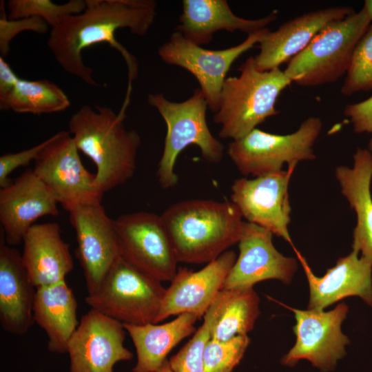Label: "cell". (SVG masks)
<instances>
[{
    "instance_id": "obj_1",
    "label": "cell",
    "mask_w": 372,
    "mask_h": 372,
    "mask_svg": "<svg viewBox=\"0 0 372 372\" xmlns=\"http://www.w3.org/2000/svg\"><path fill=\"white\" fill-rule=\"evenodd\" d=\"M85 10L66 17L51 28L47 45L54 59L68 73L89 85L99 86L93 78L92 69L87 66L83 51L95 44L105 43L118 50L128 69V83L138 72L136 59L115 37L116 32L127 28L137 36H145L156 17L154 0H85Z\"/></svg>"
},
{
    "instance_id": "obj_2",
    "label": "cell",
    "mask_w": 372,
    "mask_h": 372,
    "mask_svg": "<svg viewBox=\"0 0 372 372\" xmlns=\"http://www.w3.org/2000/svg\"><path fill=\"white\" fill-rule=\"evenodd\" d=\"M132 86L116 114L110 107L81 106L70 118L69 132L79 149L96 167V182L105 194L123 185L134 174L141 138L124 124Z\"/></svg>"
},
{
    "instance_id": "obj_3",
    "label": "cell",
    "mask_w": 372,
    "mask_h": 372,
    "mask_svg": "<svg viewBox=\"0 0 372 372\" xmlns=\"http://www.w3.org/2000/svg\"><path fill=\"white\" fill-rule=\"evenodd\" d=\"M178 262L209 263L238 243L244 221L231 201L187 200L161 215Z\"/></svg>"
},
{
    "instance_id": "obj_4",
    "label": "cell",
    "mask_w": 372,
    "mask_h": 372,
    "mask_svg": "<svg viewBox=\"0 0 372 372\" xmlns=\"http://www.w3.org/2000/svg\"><path fill=\"white\" fill-rule=\"evenodd\" d=\"M238 76L226 78L220 105L214 121L220 125V137L232 141L242 138L267 118L279 113L278 97L292 82L280 68L259 70L254 57L238 68Z\"/></svg>"
},
{
    "instance_id": "obj_5",
    "label": "cell",
    "mask_w": 372,
    "mask_h": 372,
    "mask_svg": "<svg viewBox=\"0 0 372 372\" xmlns=\"http://www.w3.org/2000/svg\"><path fill=\"white\" fill-rule=\"evenodd\" d=\"M147 103L158 110L167 126L164 148L156 172L158 181L163 188H171L177 184L178 176L174 172L176 159L189 145L198 146L207 161L214 164L220 162L224 147L208 127V106L200 88L182 102L170 101L156 93L148 95Z\"/></svg>"
},
{
    "instance_id": "obj_6",
    "label": "cell",
    "mask_w": 372,
    "mask_h": 372,
    "mask_svg": "<svg viewBox=\"0 0 372 372\" xmlns=\"http://www.w3.org/2000/svg\"><path fill=\"white\" fill-rule=\"evenodd\" d=\"M370 24L362 9L330 23L288 62L285 75L302 87L335 82L347 74L355 46Z\"/></svg>"
},
{
    "instance_id": "obj_7",
    "label": "cell",
    "mask_w": 372,
    "mask_h": 372,
    "mask_svg": "<svg viewBox=\"0 0 372 372\" xmlns=\"http://www.w3.org/2000/svg\"><path fill=\"white\" fill-rule=\"evenodd\" d=\"M165 290L161 281L119 256L85 301L90 309L123 324L143 325L155 323Z\"/></svg>"
},
{
    "instance_id": "obj_8",
    "label": "cell",
    "mask_w": 372,
    "mask_h": 372,
    "mask_svg": "<svg viewBox=\"0 0 372 372\" xmlns=\"http://www.w3.org/2000/svg\"><path fill=\"white\" fill-rule=\"evenodd\" d=\"M322 127L319 117L306 118L294 132L275 134L254 129L228 145L227 154L243 175L256 177L279 172L287 163L296 167L316 158L313 145Z\"/></svg>"
},
{
    "instance_id": "obj_9",
    "label": "cell",
    "mask_w": 372,
    "mask_h": 372,
    "mask_svg": "<svg viewBox=\"0 0 372 372\" xmlns=\"http://www.w3.org/2000/svg\"><path fill=\"white\" fill-rule=\"evenodd\" d=\"M79 152L70 133L59 131L48 138L32 169L68 212L78 207L101 203L104 194L95 174L83 166Z\"/></svg>"
},
{
    "instance_id": "obj_10",
    "label": "cell",
    "mask_w": 372,
    "mask_h": 372,
    "mask_svg": "<svg viewBox=\"0 0 372 372\" xmlns=\"http://www.w3.org/2000/svg\"><path fill=\"white\" fill-rule=\"evenodd\" d=\"M268 30L265 28L250 34L238 45L219 50L203 48L176 31L158 48V54L165 63L181 67L195 76L208 108L216 113L219 109L221 90L231 65L259 43Z\"/></svg>"
},
{
    "instance_id": "obj_11",
    "label": "cell",
    "mask_w": 372,
    "mask_h": 372,
    "mask_svg": "<svg viewBox=\"0 0 372 372\" xmlns=\"http://www.w3.org/2000/svg\"><path fill=\"white\" fill-rule=\"evenodd\" d=\"M119 255L161 282L171 281L178 262L161 216L137 211L114 220Z\"/></svg>"
},
{
    "instance_id": "obj_12",
    "label": "cell",
    "mask_w": 372,
    "mask_h": 372,
    "mask_svg": "<svg viewBox=\"0 0 372 372\" xmlns=\"http://www.w3.org/2000/svg\"><path fill=\"white\" fill-rule=\"evenodd\" d=\"M295 316L293 327L296 340L293 347L281 359V364L293 366L306 360L322 372L334 369L337 362L346 354L349 340L342 331L349 307L339 303L328 311L297 309L285 306Z\"/></svg>"
},
{
    "instance_id": "obj_13",
    "label": "cell",
    "mask_w": 372,
    "mask_h": 372,
    "mask_svg": "<svg viewBox=\"0 0 372 372\" xmlns=\"http://www.w3.org/2000/svg\"><path fill=\"white\" fill-rule=\"evenodd\" d=\"M296 167L257 176L240 178L231 187V202L242 218L283 238L293 245L288 226L291 208L289 183Z\"/></svg>"
},
{
    "instance_id": "obj_14",
    "label": "cell",
    "mask_w": 372,
    "mask_h": 372,
    "mask_svg": "<svg viewBox=\"0 0 372 372\" xmlns=\"http://www.w3.org/2000/svg\"><path fill=\"white\" fill-rule=\"evenodd\" d=\"M125 332L123 323L90 309L68 344L70 372H114L116 363L132 360Z\"/></svg>"
},
{
    "instance_id": "obj_15",
    "label": "cell",
    "mask_w": 372,
    "mask_h": 372,
    "mask_svg": "<svg viewBox=\"0 0 372 372\" xmlns=\"http://www.w3.org/2000/svg\"><path fill=\"white\" fill-rule=\"evenodd\" d=\"M69 214L76 232L77 259L90 294L120 256L114 220L107 215L101 203L78 207Z\"/></svg>"
},
{
    "instance_id": "obj_16",
    "label": "cell",
    "mask_w": 372,
    "mask_h": 372,
    "mask_svg": "<svg viewBox=\"0 0 372 372\" xmlns=\"http://www.w3.org/2000/svg\"><path fill=\"white\" fill-rule=\"evenodd\" d=\"M273 234L249 222L243 223L238 242L239 254L224 284L225 289L248 288L261 281L276 279L291 282L298 269L296 258L280 253Z\"/></svg>"
},
{
    "instance_id": "obj_17",
    "label": "cell",
    "mask_w": 372,
    "mask_h": 372,
    "mask_svg": "<svg viewBox=\"0 0 372 372\" xmlns=\"http://www.w3.org/2000/svg\"><path fill=\"white\" fill-rule=\"evenodd\" d=\"M236 258L234 251L227 250L198 271L178 269L166 288L155 323L185 313L195 314L199 320L204 317L223 289Z\"/></svg>"
},
{
    "instance_id": "obj_18",
    "label": "cell",
    "mask_w": 372,
    "mask_h": 372,
    "mask_svg": "<svg viewBox=\"0 0 372 372\" xmlns=\"http://www.w3.org/2000/svg\"><path fill=\"white\" fill-rule=\"evenodd\" d=\"M58 202L34 173L26 170L8 186L0 189V223L8 245L23 242L37 220L57 216Z\"/></svg>"
},
{
    "instance_id": "obj_19",
    "label": "cell",
    "mask_w": 372,
    "mask_h": 372,
    "mask_svg": "<svg viewBox=\"0 0 372 372\" xmlns=\"http://www.w3.org/2000/svg\"><path fill=\"white\" fill-rule=\"evenodd\" d=\"M309 288L307 309L322 311L345 298L360 297L372 307V262L353 251L340 258L322 277L316 276L305 258L293 247Z\"/></svg>"
},
{
    "instance_id": "obj_20",
    "label": "cell",
    "mask_w": 372,
    "mask_h": 372,
    "mask_svg": "<svg viewBox=\"0 0 372 372\" xmlns=\"http://www.w3.org/2000/svg\"><path fill=\"white\" fill-rule=\"evenodd\" d=\"M354 12L349 6L322 8L289 20L275 31L269 30L259 43V53L254 56L257 68L263 72L280 68L303 50L325 27Z\"/></svg>"
},
{
    "instance_id": "obj_21",
    "label": "cell",
    "mask_w": 372,
    "mask_h": 372,
    "mask_svg": "<svg viewBox=\"0 0 372 372\" xmlns=\"http://www.w3.org/2000/svg\"><path fill=\"white\" fill-rule=\"evenodd\" d=\"M0 245V322L6 332L21 335L34 322L33 307L36 288L23 265L21 255L6 245L3 236Z\"/></svg>"
},
{
    "instance_id": "obj_22",
    "label": "cell",
    "mask_w": 372,
    "mask_h": 372,
    "mask_svg": "<svg viewBox=\"0 0 372 372\" xmlns=\"http://www.w3.org/2000/svg\"><path fill=\"white\" fill-rule=\"evenodd\" d=\"M23 265L35 288L65 280L74 267L70 245L56 223L34 224L23 240Z\"/></svg>"
},
{
    "instance_id": "obj_23",
    "label": "cell",
    "mask_w": 372,
    "mask_h": 372,
    "mask_svg": "<svg viewBox=\"0 0 372 372\" xmlns=\"http://www.w3.org/2000/svg\"><path fill=\"white\" fill-rule=\"evenodd\" d=\"M182 4L176 31L198 45L209 43L218 31H240L249 35L267 28L277 18L275 11L256 19L240 17L226 0H183Z\"/></svg>"
},
{
    "instance_id": "obj_24",
    "label": "cell",
    "mask_w": 372,
    "mask_h": 372,
    "mask_svg": "<svg viewBox=\"0 0 372 372\" xmlns=\"http://www.w3.org/2000/svg\"><path fill=\"white\" fill-rule=\"evenodd\" d=\"M353 158L352 167L339 166L335 175L342 194L356 214L352 250L372 262V154L367 149L358 147Z\"/></svg>"
},
{
    "instance_id": "obj_25",
    "label": "cell",
    "mask_w": 372,
    "mask_h": 372,
    "mask_svg": "<svg viewBox=\"0 0 372 372\" xmlns=\"http://www.w3.org/2000/svg\"><path fill=\"white\" fill-rule=\"evenodd\" d=\"M33 318L47 335L48 351L67 353L68 344L79 322L77 301L65 280L36 288Z\"/></svg>"
},
{
    "instance_id": "obj_26",
    "label": "cell",
    "mask_w": 372,
    "mask_h": 372,
    "mask_svg": "<svg viewBox=\"0 0 372 372\" xmlns=\"http://www.w3.org/2000/svg\"><path fill=\"white\" fill-rule=\"evenodd\" d=\"M199 320L193 313L177 316L161 324H123L136 349L137 361L133 372H154L167 360L169 353L180 341L196 332L195 323Z\"/></svg>"
},
{
    "instance_id": "obj_27",
    "label": "cell",
    "mask_w": 372,
    "mask_h": 372,
    "mask_svg": "<svg viewBox=\"0 0 372 372\" xmlns=\"http://www.w3.org/2000/svg\"><path fill=\"white\" fill-rule=\"evenodd\" d=\"M253 287L222 289L204 316L211 323V339L227 341L247 335L260 311Z\"/></svg>"
},
{
    "instance_id": "obj_28",
    "label": "cell",
    "mask_w": 372,
    "mask_h": 372,
    "mask_svg": "<svg viewBox=\"0 0 372 372\" xmlns=\"http://www.w3.org/2000/svg\"><path fill=\"white\" fill-rule=\"evenodd\" d=\"M70 101L65 92L48 79H19L1 110H12L17 113L52 114L68 109Z\"/></svg>"
},
{
    "instance_id": "obj_29",
    "label": "cell",
    "mask_w": 372,
    "mask_h": 372,
    "mask_svg": "<svg viewBox=\"0 0 372 372\" xmlns=\"http://www.w3.org/2000/svg\"><path fill=\"white\" fill-rule=\"evenodd\" d=\"M85 7L84 0H70L64 4L50 0H10L7 3V17L11 20L39 17L52 28L66 17L82 12Z\"/></svg>"
},
{
    "instance_id": "obj_30",
    "label": "cell",
    "mask_w": 372,
    "mask_h": 372,
    "mask_svg": "<svg viewBox=\"0 0 372 372\" xmlns=\"http://www.w3.org/2000/svg\"><path fill=\"white\" fill-rule=\"evenodd\" d=\"M340 89L344 96H351L372 89V23L359 40L350 67Z\"/></svg>"
},
{
    "instance_id": "obj_31",
    "label": "cell",
    "mask_w": 372,
    "mask_h": 372,
    "mask_svg": "<svg viewBox=\"0 0 372 372\" xmlns=\"http://www.w3.org/2000/svg\"><path fill=\"white\" fill-rule=\"evenodd\" d=\"M249 343L247 335L227 341L210 339L203 352L205 372H231L242 360Z\"/></svg>"
},
{
    "instance_id": "obj_32",
    "label": "cell",
    "mask_w": 372,
    "mask_h": 372,
    "mask_svg": "<svg viewBox=\"0 0 372 372\" xmlns=\"http://www.w3.org/2000/svg\"><path fill=\"white\" fill-rule=\"evenodd\" d=\"M192 338L169 360L173 372H205L203 352L211 339V323L207 316Z\"/></svg>"
},
{
    "instance_id": "obj_33",
    "label": "cell",
    "mask_w": 372,
    "mask_h": 372,
    "mask_svg": "<svg viewBox=\"0 0 372 372\" xmlns=\"http://www.w3.org/2000/svg\"><path fill=\"white\" fill-rule=\"evenodd\" d=\"M48 23L39 17H28L11 20L8 19L3 1L0 7V53L5 57L9 52L10 43L19 33L32 31L39 34L45 33L48 30Z\"/></svg>"
},
{
    "instance_id": "obj_34",
    "label": "cell",
    "mask_w": 372,
    "mask_h": 372,
    "mask_svg": "<svg viewBox=\"0 0 372 372\" xmlns=\"http://www.w3.org/2000/svg\"><path fill=\"white\" fill-rule=\"evenodd\" d=\"M48 143V139L29 149L0 156V187L3 188L12 180L9 176L20 167L27 166L35 161Z\"/></svg>"
},
{
    "instance_id": "obj_35",
    "label": "cell",
    "mask_w": 372,
    "mask_h": 372,
    "mask_svg": "<svg viewBox=\"0 0 372 372\" xmlns=\"http://www.w3.org/2000/svg\"><path fill=\"white\" fill-rule=\"evenodd\" d=\"M344 114L349 118L355 132L372 135V95L364 101L347 105ZM367 149L372 154V136Z\"/></svg>"
},
{
    "instance_id": "obj_36",
    "label": "cell",
    "mask_w": 372,
    "mask_h": 372,
    "mask_svg": "<svg viewBox=\"0 0 372 372\" xmlns=\"http://www.w3.org/2000/svg\"><path fill=\"white\" fill-rule=\"evenodd\" d=\"M19 77L12 70L4 58L0 57V104L7 98L14 88Z\"/></svg>"
},
{
    "instance_id": "obj_37",
    "label": "cell",
    "mask_w": 372,
    "mask_h": 372,
    "mask_svg": "<svg viewBox=\"0 0 372 372\" xmlns=\"http://www.w3.org/2000/svg\"><path fill=\"white\" fill-rule=\"evenodd\" d=\"M362 10L364 11L370 22L372 23V0L364 1Z\"/></svg>"
},
{
    "instance_id": "obj_38",
    "label": "cell",
    "mask_w": 372,
    "mask_h": 372,
    "mask_svg": "<svg viewBox=\"0 0 372 372\" xmlns=\"http://www.w3.org/2000/svg\"><path fill=\"white\" fill-rule=\"evenodd\" d=\"M154 372H173V371L171 368L169 360H166L163 365Z\"/></svg>"
}]
</instances>
